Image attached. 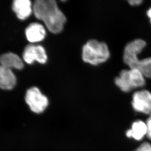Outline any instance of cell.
Instances as JSON below:
<instances>
[{
  "instance_id": "obj_1",
  "label": "cell",
  "mask_w": 151,
  "mask_h": 151,
  "mask_svg": "<svg viewBox=\"0 0 151 151\" xmlns=\"http://www.w3.org/2000/svg\"><path fill=\"white\" fill-rule=\"evenodd\" d=\"M33 11L36 17L44 23L47 29L53 33L61 32L66 21L63 12L54 0H37Z\"/></svg>"
},
{
  "instance_id": "obj_2",
  "label": "cell",
  "mask_w": 151,
  "mask_h": 151,
  "mask_svg": "<svg viewBox=\"0 0 151 151\" xmlns=\"http://www.w3.org/2000/svg\"><path fill=\"white\" fill-rule=\"evenodd\" d=\"M146 43L142 39H136L125 46L123 61L130 69L138 70L144 77L151 78V58L138 60L137 55L145 47Z\"/></svg>"
},
{
  "instance_id": "obj_3",
  "label": "cell",
  "mask_w": 151,
  "mask_h": 151,
  "mask_svg": "<svg viewBox=\"0 0 151 151\" xmlns=\"http://www.w3.org/2000/svg\"><path fill=\"white\" fill-rule=\"evenodd\" d=\"M82 50L84 61L93 65L104 63L110 57V51L107 44L97 40L88 41L84 45Z\"/></svg>"
},
{
  "instance_id": "obj_4",
  "label": "cell",
  "mask_w": 151,
  "mask_h": 151,
  "mask_svg": "<svg viewBox=\"0 0 151 151\" xmlns=\"http://www.w3.org/2000/svg\"><path fill=\"white\" fill-rule=\"evenodd\" d=\"M144 76L138 70H124L116 77L115 83L124 92H129L134 88L142 87L145 84Z\"/></svg>"
},
{
  "instance_id": "obj_5",
  "label": "cell",
  "mask_w": 151,
  "mask_h": 151,
  "mask_svg": "<svg viewBox=\"0 0 151 151\" xmlns=\"http://www.w3.org/2000/svg\"><path fill=\"white\" fill-rule=\"evenodd\" d=\"M25 100L30 110L37 114L44 112L49 105L47 97L36 87H32L27 90Z\"/></svg>"
},
{
  "instance_id": "obj_6",
  "label": "cell",
  "mask_w": 151,
  "mask_h": 151,
  "mask_svg": "<svg viewBox=\"0 0 151 151\" xmlns=\"http://www.w3.org/2000/svg\"><path fill=\"white\" fill-rule=\"evenodd\" d=\"M132 105L136 111L149 114L151 113V93L147 90L137 91L133 96Z\"/></svg>"
},
{
  "instance_id": "obj_7",
  "label": "cell",
  "mask_w": 151,
  "mask_h": 151,
  "mask_svg": "<svg viewBox=\"0 0 151 151\" xmlns=\"http://www.w3.org/2000/svg\"><path fill=\"white\" fill-rule=\"evenodd\" d=\"M23 58L26 63L30 64L34 61L44 64L47 60V56L43 47L30 45L24 49Z\"/></svg>"
},
{
  "instance_id": "obj_8",
  "label": "cell",
  "mask_w": 151,
  "mask_h": 151,
  "mask_svg": "<svg viewBox=\"0 0 151 151\" xmlns=\"http://www.w3.org/2000/svg\"><path fill=\"white\" fill-rule=\"evenodd\" d=\"M26 35L28 41L31 43L38 42L44 39L46 30L41 24L32 23L26 29Z\"/></svg>"
},
{
  "instance_id": "obj_9",
  "label": "cell",
  "mask_w": 151,
  "mask_h": 151,
  "mask_svg": "<svg viewBox=\"0 0 151 151\" xmlns=\"http://www.w3.org/2000/svg\"><path fill=\"white\" fill-rule=\"evenodd\" d=\"M16 83V77L11 69L0 65V88L11 90Z\"/></svg>"
},
{
  "instance_id": "obj_10",
  "label": "cell",
  "mask_w": 151,
  "mask_h": 151,
  "mask_svg": "<svg viewBox=\"0 0 151 151\" xmlns=\"http://www.w3.org/2000/svg\"><path fill=\"white\" fill-rule=\"evenodd\" d=\"M13 11L21 20H24L32 13V3L29 0H15L12 5Z\"/></svg>"
},
{
  "instance_id": "obj_11",
  "label": "cell",
  "mask_w": 151,
  "mask_h": 151,
  "mask_svg": "<svg viewBox=\"0 0 151 151\" xmlns=\"http://www.w3.org/2000/svg\"><path fill=\"white\" fill-rule=\"evenodd\" d=\"M0 65L4 67L11 69L20 70L23 68V61L18 56L12 52L6 53L0 56Z\"/></svg>"
},
{
  "instance_id": "obj_12",
  "label": "cell",
  "mask_w": 151,
  "mask_h": 151,
  "mask_svg": "<svg viewBox=\"0 0 151 151\" xmlns=\"http://www.w3.org/2000/svg\"><path fill=\"white\" fill-rule=\"evenodd\" d=\"M147 134V127L142 121L134 122L132 128L127 131L126 135L128 137H133L137 140H140L144 135Z\"/></svg>"
},
{
  "instance_id": "obj_13",
  "label": "cell",
  "mask_w": 151,
  "mask_h": 151,
  "mask_svg": "<svg viewBox=\"0 0 151 151\" xmlns=\"http://www.w3.org/2000/svg\"><path fill=\"white\" fill-rule=\"evenodd\" d=\"M134 151H151V145L149 143H144Z\"/></svg>"
},
{
  "instance_id": "obj_14",
  "label": "cell",
  "mask_w": 151,
  "mask_h": 151,
  "mask_svg": "<svg viewBox=\"0 0 151 151\" xmlns=\"http://www.w3.org/2000/svg\"><path fill=\"white\" fill-rule=\"evenodd\" d=\"M147 127V135L149 139H151V114L150 117L148 119L146 122Z\"/></svg>"
},
{
  "instance_id": "obj_15",
  "label": "cell",
  "mask_w": 151,
  "mask_h": 151,
  "mask_svg": "<svg viewBox=\"0 0 151 151\" xmlns=\"http://www.w3.org/2000/svg\"><path fill=\"white\" fill-rule=\"evenodd\" d=\"M142 0H131L128 1V2L131 6H137L141 4L142 2Z\"/></svg>"
},
{
  "instance_id": "obj_16",
  "label": "cell",
  "mask_w": 151,
  "mask_h": 151,
  "mask_svg": "<svg viewBox=\"0 0 151 151\" xmlns=\"http://www.w3.org/2000/svg\"><path fill=\"white\" fill-rule=\"evenodd\" d=\"M147 15H148V16L150 18L151 22V8L147 12Z\"/></svg>"
}]
</instances>
